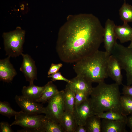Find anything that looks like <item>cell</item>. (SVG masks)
Wrapping results in <instances>:
<instances>
[{
	"instance_id": "28",
	"label": "cell",
	"mask_w": 132,
	"mask_h": 132,
	"mask_svg": "<svg viewBox=\"0 0 132 132\" xmlns=\"http://www.w3.org/2000/svg\"><path fill=\"white\" fill-rule=\"evenodd\" d=\"M47 77L51 78V80L52 81H55L57 80H62L66 82L67 83H69L70 80H69L64 77L59 72L53 74L48 75Z\"/></svg>"
},
{
	"instance_id": "33",
	"label": "cell",
	"mask_w": 132,
	"mask_h": 132,
	"mask_svg": "<svg viewBox=\"0 0 132 132\" xmlns=\"http://www.w3.org/2000/svg\"><path fill=\"white\" fill-rule=\"evenodd\" d=\"M74 132H87L84 125H78L75 129Z\"/></svg>"
},
{
	"instance_id": "18",
	"label": "cell",
	"mask_w": 132,
	"mask_h": 132,
	"mask_svg": "<svg viewBox=\"0 0 132 132\" xmlns=\"http://www.w3.org/2000/svg\"><path fill=\"white\" fill-rule=\"evenodd\" d=\"M60 123L65 132H74L78 125L73 113L67 111H64Z\"/></svg>"
},
{
	"instance_id": "23",
	"label": "cell",
	"mask_w": 132,
	"mask_h": 132,
	"mask_svg": "<svg viewBox=\"0 0 132 132\" xmlns=\"http://www.w3.org/2000/svg\"><path fill=\"white\" fill-rule=\"evenodd\" d=\"M43 124L44 132H65L60 124L45 116Z\"/></svg>"
},
{
	"instance_id": "10",
	"label": "cell",
	"mask_w": 132,
	"mask_h": 132,
	"mask_svg": "<svg viewBox=\"0 0 132 132\" xmlns=\"http://www.w3.org/2000/svg\"><path fill=\"white\" fill-rule=\"evenodd\" d=\"M23 60L20 70L24 74L26 81L29 84H33L37 80V71L35 62L31 56L27 54L23 53L21 55Z\"/></svg>"
},
{
	"instance_id": "26",
	"label": "cell",
	"mask_w": 132,
	"mask_h": 132,
	"mask_svg": "<svg viewBox=\"0 0 132 132\" xmlns=\"http://www.w3.org/2000/svg\"><path fill=\"white\" fill-rule=\"evenodd\" d=\"M21 111L17 112L14 110L7 102L0 101V113L3 115L10 118L15 116L21 113Z\"/></svg>"
},
{
	"instance_id": "19",
	"label": "cell",
	"mask_w": 132,
	"mask_h": 132,
	"mask_svg": "<svg viewBox=\"0 0 132 132\" xmlns=\"http://www.w3.org/2000/svg\"><path fill=\"white\" fill-rule=\"evenodd\" d=\"M59 91L52 81H49L44 86V88L40 97L36 102L45 103L56 94Z\"/></svg>"
},
{
	"instance_id": "8",
	"label": "cell",
	"mask_w": 132,
	"mask_h": 132,
	"mask_svg": "<svg viewBox=\"0 0 132 132\" xmlns=\"http://www.w3.org/2000/svg\"><path fill=\"white\" fill-rule=\"evenodd\" d=\"M15 99L22 110L24 113L30 114H45V107L42 104L37 103L22 96L16 95Z\"/></svg>"
},
{
	"instance_id": "17",
	"label": "cell",
	"mask_w": 132,
	"mask_h": 132,
	"mask_svg": "<svg viewBox=\"0 0 132 132\" xmlns=\"http://www.w3.org/2000/svg\"><path fill=\"white\" fill-rule=\"evenodd\" d=\"M114 30L116 37L121 43L131 40L132 38V27L128 23H123L122 25H116Z\"/></svg>"
},
{
	"instance_id": "21",
	"label": "cell",
	"mask_w": 132,
	"mask_h": 132,
	"mask_svg": "<svg viewBox=\"0 0 132 132\" xmlns=\"http://www.w3.org/2000/svg\"><path fill=\"white\" fill-rule=\"evenodd\" d=\"M64 91L65 111L73 113L74 108L75 93L66 86Z\"/></svg>"
},
{
	"instance_id": "4",
	"label": "cell",
	"mask_w": 132,
	"mask_h": 132,
	"mask_svg": "<svg viewBox=\"0 0 132 132\" xmlns=\"http://www.w3.org/2000/svg\"><path fill=\"white\" fill-rule=\"evenodd\" d=\"M25 35V31L20 27L13 31L3 33L2 37L6 55L16 57L21 55Z\"/></svg>"
},
{
	"instance_id": "1",
	"label": "cell",
	"mask_w": 132,
	"mask_h": 132,
	"mask_svg": "<svg viewBox=\"0 0 132 132\" xmlns=\"http://www.w3.org/2000/svg\"><path fill=\"white\" fill-rule=\"evenodd\" d=\"M104 28L92 14L69 15L59 31L56 49L60 59L76 63L98 50L103 42Z\"/></svg>"
},
{
	"instance_id": "3",
	"label": "cell",
	"mask_w": 132,
	"mask_h": 132,
	"mask_svg": "<svg viewBox=\"0 0 132 132\" xmlns=\"http://www.w3.org/2000/svg\"><path fill=\"white\" fill-rule=\"evenodd\" d=\"M90 95L95 113L111 110L121 113V96L119 85L116 83H99L93 88Z\"/></svg>"
},
{
	"instance_id": "34",
	"label": "cell",
	"mask_w": 132,
	"mask_h": 132,
	"mask_svg": "<svg viewBox=\"0 0 132 132\" xmlns=\"http://www.w3.org/2000/svg\"><path fill=\"white\" fill-rule=\"evenodd\" d=\"M127 47L130 48L132 47V38L131 41V43Z\"/></svg>"
},
{
	"instance_id": "22",
	"label": "cell",
	"mask_w": 132,
	"mask_h": 132,
	"mask_svg": "<svg viewBox=\"0 0 132 132\" xmlns=\"http://www.w3.org/2000/svg\"><path fill=\"white\" fill-rule=\"evenodd\" d=\"M119 10V14L123 23L132 22V6L126 3L125 0Z\"/></svg>"
},
{
	"instance_id": "32",
	"label": "cell",
	"mask_w": 132,
	"mask_h": 132,
	"mask_svg": "<svg viewBox=\"0 0 132 132\" xmlns=\"http://www.w3.org/2000/svg\"><path fill=\"white\" fill-rule=\"evenodd\" d=\"M126 125L130 128L131 132H132V114L127 117Z\"/></svg>"
},
{
	"instance_id": "9",
	"label": "cell",
	"mask_w": 132,
	"mask_h": 132,
	"mask_svg": "<svg viewBox=\"0 0 132 132\" xmlns=\"http://www.w3.org/2000/svg\"><path fill=\"white\" fill-rule=\"evenodd\" d=\"M73 113L77 125L84 126L88 118L95 113L90 98L74 107Z\"/></svg>"
},
{
	"instance_id": "15",
	"label": "cell",
	"mask_w": 132,
	"mask_h": 132,
	"mask_svg": "<svg viewBox=\"0 0 132 132\" xmlns=\"http://www.w3.org/2000/svg\"><path fill=\"white\" fill-rule=\"evenodd\" d=\"M126 121L102 119L101 121L102 132H127Z\"/></svg>"
},
{
	"instance_id": "12",
	"label": "cell",
	"mask_w": 132,
	"mask_h": 132,
	"mask_svg": "<svg viewBox=\"0 0 132 132\" xmlns=\"http://www.w3.org/2000/svg\"><path fill=\"white\" fill-rule=\"evenodd\" d=\"M70 81L66 86L68 87L75 93L77 91H82L90 95L93 88L92 83L83 77L78 75L70 79Z\"/></svg>"
},
{
	"instance_id": "29",
	"label": "cell",
	"mask_w": 132,
	"mask_h": 132,
	"mask_svg": "<svg viewBox=\"0 0 132 132\" xmlns=\"http://www.w3.org/2000/svg\"><path fill=\"white\" fill-rule=\"evenodd\" d=\"M62 66L63 64L61 63L56 64L52 63L48 71V75H50L57 72Z\"/></svg>"
},
{
	"instance_id": "24",
	"label": "cell",
	"mask_w": 132,
	"mask_h": 132,
	"mask_svg": "<svg viewBox=\"0 0 132 132\" xmlns=\"http://www.w3.org/2000/svg\"><path fill=\"white\" fill-rule=\"evenodd\" d=\"M101 119L126 121L127 117L121 113L113 111H109L100 113H96Z\"/></svg>"
},
{
	"instance_id": "11",
	"label": "cell",
	"mask_w": 132,
	"mask_h": 132,
	"mask_svg": "<svg viewBox=\"0 0 132 132\" xmlns=\"http://www.w3.org/2000/svg\"><path fill=\"white\" fill-rule=\"evenodd\" d=\"M116 25L114 22L110 19L106 20L104 27L103 42L105 51L111 55L117 38L115 32Z\"/></svg>"
},
{
	"instance_id": "7",
	"label": "cell",
	"mask_w": 132,
	"mask_h": 132,
	"mask_svg": "<svg viewBox=\"0 0 132 132\" xmlns=\"http://www.w3.org/2000/svg\"><path fill=\"white\" fill-rule=\"evenodd\" d=\"M64 90L59 92L48 101L45 107V117L60 124L65 111Z\"/></svg>"
},
{
	"instance_id": "2",
	"label": "cell",
	"mask_w": 132,
	"mask_h": 132,
	"mask_svg": "<svg viewBox=\"0 0 132 132\" xmlns=\"http://www.w3.org/2000/svg\"><path fill=\"white\" fill-rule=\"evenodd\" d=\"M110 55L105 51L99 50L76 63L74 69L77 75L82 76L92 83L104 82L109 77L107 66Z\"/></svg>"
},
{
	"instance_id": "31",
	"label": "cell",
	"mask_w": 132,
	"mask_h": 132,
	"mask_svg": "<svg viewBox=\"0 0 132 132\" xmlns=\"http://www.w3.org/2000/svg\"><path fill=\"white\" fill-rule=\"evenodd\" d=\"M122 93L123 95H126L132 97V85L130 86L122 85Z\"/></svg>"
},
{
	"instance_id": "13",
	"label": "cell",
	"mask_w": 132,
	"mask_h": 132,
	"mask_svg": "<svg viewBox=\"0 0 132 132\" xmlns=\"http://www.w3.org/2000/svg\"><path fill=\"white\" fill-rule=\"evenodd\" d=\"M10 56L0 60V79L3 82H11L17 73L10 61Z\"/></svg>"
},
{
	"instance_id": "16",
	"label": "cell",
	"mask_w": 132,
	"mask_h": 132,
	"mask_svg": "<svg viewBox=\"0 0 132 132\" xmlns=\"http://www.w3.org/2000/svg\"><path fill=\"white\" fill-rule=\"evenodd\" d=\"M44 88L42 87L36 86L34 84H29L28 86H24L22 88V95L36 102L41 96Z\"/></svg>"
},
{
	"instance_id": "25",
	"label": "cell",
	"mask_w": 132,
	"mask_h": 132,
	"mask_svg": "<svg viewBox=\"0 0 132 132\" xmlns=\"http://www.w3.org/2000/svg\"><path fill=\"white\" fill-rule=\"evenodd\" d=\"M120 102L121 114L126 116L132 114V97L126 95L121 96Z\"/></svg>"
},
{
	"instance_id": "5",
	"label": "cell",
	"mask_w": 132,
	"mask_h": 132,
	"mask_svg": "<svg viewBox=\"0 0 132 132\" xmlns=\"http://www.w3.org/2000/svg\"><path fill=\"white\" fill-rule=\"evenodd\" d=\"M21 113L15 116V120L11 124L19 126L23 129L18 132H44L43 121L45 116L40 114H30Z\"/></svg>"
},
{
	"instance_id": "30",
	"label": "cell",
	"mask_w": 132,
	"mask_h": 132,
	"mask_svg": "<svg viewBox=\"0 0 132 132\" xmlns=\"http://www.w3.org/2000/svg\"><path fill=\"white\" fill-rule=\"evenodd\" d=\"M11 125L8 122L2 121L0 123V132H13L11 127Z\"/></svg>"
},
{
	"instance_id": "14",
	"label": "cell",
	"mask_w": 132,
	"mask_h": 132,
	"mask_svg": "<svg viewBox=\"0 0 132 132\" xmlns=\"http://www.w3.org/2000/svg\"><path fill=\"white\" fill-rule=\"evenodd\" d=\"M121 69L116 59L111 55L109 58L108 64L107 71L108 76L119 86L123 85Z\"/></svg>"
},
{
	"instance_id": "27",
	"label": "cell",
	"mask_w": 132,
	"mask_h": 132,
	"mask_svg": "<svg viewBox=\"0 0 132 132\" xmlns=\"http://www.w3.org/2000/svg\"><path fill=\"white\" fill-rule=\"evenodd\" d=\"M74 107H76L86 100L89 95L87 93L82 91L75 92Z\"/></svg>"
},
{
	"instance_id": "20",
	"label": "cell",
	"mask_w": 132,
	"mask_h": 132,
	"mask_svg": "<svg viewBox=\"0 0 132 132\" xmlns=\"http://www.w3.org/2000/svg\"><path fill=\"white\" fill-rule=\"evenodd\" d=\"M101 119L95 114L89 117L84 125L87 132H102Z\"/></svg>"
},
{
	"instance_id": "6",
	"label": "cell",
	"mask_w": 132,
	"mask_h": 132,
	"mask_svg": "<svg viewBox=\"0 0 132 132\" xmlns=\"http://www.w3.org/2000/svg\"><path fill=\"white\" fill-rule=\"evenodd\" d=\"M111 55L116 59L121 69L125 71L127 85H132V47L128 48L116 42Z\"/></svg>"
}]
</instances>
